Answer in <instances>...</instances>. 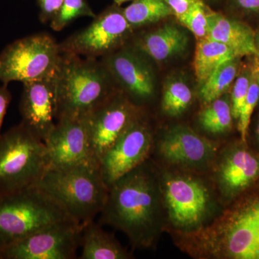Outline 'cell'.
<instances>
[{
    "instance_id": "277c9868",
    "label": "cell",
    "mask_w": 259,
    "mask_h": 259,
    "mask_svg": "<svg viewBox=\"0 0 259 259\" xmlns=\"http://www.w3.org/2000/svg\"><path fill=\"white\" fill-rule=\"evenodd\" d=\"M83 58L61 54L57 71V120L88 117L115 94L111 76L101 61Z\"/></svg>"
},
{
    "instance_id": "603a6c76",
    "label": "cell",
    "mask_w": 259,
    "mask_h": 259,
    "mask_svg": "<svg viewBox=\"0 0 259 259\" xmlns=\"http://www.w3.org/2000/svg\"><path fill=\"white\" fill-rule=\"evenodd\" d=\"M238 59L239 58H236L221 65L201 84L199 96L202 103L208 105L228 91L236 79L239 67Z\"/></svg>"
},
{
    "instance_id": "2e32d148",
    "label": "cell",
    "mask_w": 259,
    "mask_h": 259,
    "mask_svg": "<svg viewBox=\"0 0 259 259\" xmlns=\"http://www.w3.org/2000/svg\"><path fill=\"white\" fill-rule=\"evenodd\" d=\"M147 56L136 49H122L101 61L112 81H117L135 105L146 102L155 93V76Z\"/></svg>"
},
{
    "instance_id": "8992f818",
    "label": "cell",
    "mask_w": 259,
    "mask_h": 259,
    "mask_svg": "<svg viewBox=\"0 0 259 259\" xmlns=\"http://www.w3.org/2000/svg\"><path fill=\"white\" fill-rule=\"evenodd\" d=\"M65 222L76 221L36 186L0 191V248L42 228Z\"/></svg>"
},
{
    "instance_id": "9c48e42d",
    "label": "cell",
    "mask_w": 259,
    "mask_h": 259,
    "mask_svg": "<svg viewBox=\"0 0 259 259\" xmlns=\"http://www.w3.org/2000/svg\"><path fill=\"white\" fill-rule=\"evenodd\" d=\"M82 225L58 223L0 248V259H74L80 248Z\"/></svg>"
},
{
    "instance_id": "8d00e7d4",
    "label": "cell",
    "mask_w": 259,
    "mask_h": 259,
    "mask_svg": "<svg viewBox=\"0 0 259 259\" xmlns=\"http://www.w3.org/2000/svg\"><path fill=\"white\" fill-rule=\"evenodd\" d=\"M257 81H258V85H259V71H257Z\"/></svg>"
},
{
    "instance_id": "d4e9b609",
    "label": "cell",
    "mask_w": 259,
    "mask_h": 259,
    "mask_svg": "<svg viewBox=\"0 0 259 259\" xmlns=\"http://www.w3.org/2000/svg\"><path fill=\"white\" fill-rule=\"evenodd\" d=\"M192 101L190 87L181 79L167 81L163 89L161 107L168 115L178 116L187 110Z\"/></svg>"
},
{
    "instance_id": "ffe728a7",
    "label": "cell",
    "mask_w": 259,
    "mask_h": 259,
    "mask_svg": "<svg viewBox=\"0 0 259 259\" xmlns=\"http://www.w3.org/2000/svg\"><path fill=\"white\" fill-rule=\"evenodd\" d=\"M80 259H129L133 255L113 234L102 228L100 223L91 221L82 225Z\"/></svg>"
},
{
    "instance_id": "9a60e30c",
    "label": "cell",
    "mask_w": 259,
    "mask_h": 259,
    "mask_svg": "<svg viewBox=\"0 0 259 259\" xmlns=\"http://www.w3.org/2000/svg\"><path fill=\"white\" fill-rule=\"evenodd\" d=\"M44 143L50 159V167L59 168L83 163L98 164L92 152L88 117L58 119Z\"/></svg>"
},
{
    "instance_id": "7c38bea8",
    "label": "cell",
    "mask_w": 259,
    "mask_h": 259,
    "mask_svg": "<svg viewBox=\"0 0 259 259\" xmlns=\"http://www.w3.org/2000/svg\"><path fill=\"white\" fill-rule=\"evenodd\" d=\"M140 116L100 158L99 167L108 187L149 159L154 142L149 126Z\"/></svg>"
},
{
    "instance_id": "83f0119b",
    "label": "cell",
    "mask_w": 259,
    "mask_h": 259,
    "mask_svg": "<svg viewBox=\"0 0 259 259\" xmlns=\"http://www.w3.org/2000/svg\"><path fill=\"white\" fill-rule=\"evenodd\" d=\"M257 71L252 74L251 80L248 94L244 103L242 107L241 113L238 119V131L240 134V139L243 142H248L250 122L252 115L255 107L259 102V85L257 81Z\"/></svg>"
},
{
    "instance_id": "52a82bcc",
    "label": "cell",
    "mask_w": 259,
    "mask_h": 259,
    "mask_svg": "<svg viewBox=\"0 0 259 259\" xmlns=\"http://www.w3.org/2000/svg\"><path fill=\"white\" fill-rule=\"evenodd\" d=\"M50 166L45 143L22 122L0 134V191L35 185Z\"/></svg>"
},
{
    "instance_id": "8fae6325",
    "label": "cell",
    "mask_w": 259,
    "mask_h": 259,
    "mask_svg": "<svg viewBox=\"0 0 259 259\" xmlns=\"http://www.w3.org/2000/svg\"><path fill=\"white\" fill-rule=\"evenodd\" d=\"M123 13L107 10L93 23L59 44L61 54L97 59L112 54L132 31Z\"/></svg>"
},
{
    "instance_id": "4dcf8cb0",
    "label": "cell",
    "mask_w": 259,
    "mask_h": 259,
    "mask_svg": "<svg viewBox=\"0 0 259 259\" xmlns=\"http://www.w3.org/2000/svg\"><path fill=\"white\" fill-rule=\"evenodd\" d=\"M164 1L171 8L173 14L176 16L177 20H180L185 16L191 7L199 0H164Z\"/></svg>"
},
{
    "instance_id": "44dd1931",
    "label": "cell",
    "mask_w": 259,
    "mask_h": 259,
    "mask_svg": "<svg viewBox=\"0 0 259 259\" xmlns=\"http://www.w3.org/2000/svg\"><path fill=\"white\" fill-rule=\"evenodd\" d=\"M236 58L240 56L222 42L208 37L197 40L194 69L199 84H202L221 65Z\"/></svg>"
},
{
    "instance_id": "ac0fdd59",
    "label": "cell",
    "mask_w": 259,
    "mask_h": 259,
    "mask_svg": "<svg viewBox=\"0 0 259 259\" xmlns=\"http://www.w3.org/2000/svg\"><path fill=\"white\" fill-rule=\"evenodd\" d=\"M209 23L208 38L231 48L240 57L259 56L255 44V32L249 25L212 11Z\"/></svg>"
},
{
    "instance_id": "6da1fadb",
    "label": "cell",
    "mask_w": 259,
    "mask_h": 259,
    "mask_svg": "<svg viewBox=\"0 0 259 259\" xmlns=\"http://www.w3.org/2000/svg\"><path fill=\"white\" fill-rule=\"evenodd\" d=\"M100 223L122 231L134 248L156 245L165 227L160 176L148 159L109 187Z\"/></svg>"
},
{
    "instance_id": "d6a6232c",
    "label": "cell",
    "mask_w": 259,
    "mask_h": 259,
    "mask_svg": "<svg viewBox=\"0 0 259 259\" xmlns=\"http://www.w3.org/2000/svg\"><path fill=\"white\" fill-rule=\"evenodd\" d=\"M240 8L250 12V13H259V0H236Z\"/></svg>"
},
{
    "instance_id": "3957f363",
    "label": "cell",
    "mask_w": 259,
    "mask_h": 259,
    "mask_svg": "<svg viewBox=\"0 0 259 259\" xmlns=\"http://www.w3.org/2000/svg\"><path fill=\"white\" fill-rule=\"evenodd\" d=\"M160 183L166 223L177 237L197 233L217 216L215 189L197 171H165Z\"/></svg>"
},
{
    "instance_id": "5b68a950",
    "label": "cell",
    "mask_w": 259,
    "mask_h": 259,
    "mask_svg": "<svg viewBox=\"0 0 259 259\" xmlns=\"http://www.w3.org/2000/svg\"><path fill=\"white\" fill-rule=\"evenodd\" d=\"M35 186L81 225L94 221L100 214L109 192L97 163L49 167Z\"/></svg>"
},
{
    "instance_id": "5bb4252c",
    "label": "cell",
    "mask_w": 259,
    "mask_h": 259,
    "mask_svg": "<svg viewBox=\"0 0 259 259\" xmlns=\"http://www.w3.org/2000/svg\"><path fill=\"white\" fill-rule=\"evenodd\" d=\"M156 146L160 157L167 163L194 171L211 166L218 155L215 143L184 125L167 131Z\"/></svg>"
},
{
    "instance_id": "e0dca14e",
    "label": "cell",
    "mask_w": 259,
    "mask_h": 259,
    "mask_svg": "<svg viewBox=\"0 0 259 259\" xmlns=\"http://www.w3.org/2000/svg\"><path fill=\"white\" fill-rule=\"evenodd\" d=\"M23 84L20 105L21 122L45 141L57 120V72Z\"/></svg>"
},
{
    "instance_id": "4316f807",
    "label": "cell",
    "mask_w": 259,
    "mask_h": 259,
    "mask_svg": "<svg viewBox=\"0 0 259 259\" xmlns=\"http://www.w3.org/2000/svg\"><path fill=\"white\" fill-rule=\"evenodd\" d=\"M209 13L210 10L206 8L202 0H199L179 22L190 30L197 40L206 38L209 30Z\"/></svg>"
},
{
    "instance_id": "ba28073f",
    "label": "cell",
    "mask_w": 259,
    "mask_h": 259,
    "mask_svg": "<svg viewBox=\"0 0 259 259\" xmlns=\"http://www.w3.org/2000/svg\"><path fill=\"white\" fill-rule=\"evenodd\" d=\"M59 44L47 33L19 39L0 54V81L27 83L55 74L61 61Z\"/></svg>"
},
{
    "instance_id": "7a4b0ae2",
    "label": "cell",
    "mask_w": 259,
    "mask_h": 259,
    "mask_svg": "<svg viewBox=\"0 0 259 259\" xmlns=\"http://www.w3.org/2000/svg\"><path fill=\"white\" fill-rule=\"evenodd\" d=\"M177 241L182 250L199 258L259 259V181L207 226Z\"/></svg>"
},
{
    "instance_id": "30bf717a",
    "label": "cell",
    "mask_w": 259,
    "mask_h": 259,
    "mask_svg": "<svg viewBox=\"0 0 259 259\" xmlns=\"http://www.w3.org/2000/svg\"><path fill=\"white\" fill-rule=\"evenodd\" d=\"M214 163V186L224 207L259 181V153L241 139L223 149Z\"/></svg>"
},
{
    "instance_id": "cb8c5ba5",
    "label": "cell",
    "mask_w": 259,
    "mask_h": 259,
    "mask_svg": "<svg viewBox=\"0 0 259 259\" xmlns=\"http://www.w3.org/2000/svg\"><path fill=\"white\" fill-rule=\"evenodd\" d=\"M233 120L231 102L226 96L210 102L199 115V125L212 134L229 132L233 127Z\"/></svg>"
},
{
    "instance_id": "d6986e66",
    "label": "cell",
    "mask_w": 259,
    "mask_h": 259,
    "mask_svg": "<svg viewBox=\"0 0 259 259\" xmlns=\"http://www.w3.org/2000/svg\"><path fill=\"white\" fill-rule=\"evenodd\" d=\"M189 36L185 29L174 23L148 32L138 39L135 48L156 61H166L187 49Z\"/></svg>"
},
{
    "instance_id": "f546056e",
    "label": "cell",
    "mask_w": 259,
    "mask_h": 259,
    "mask_svg": "<svg viewBox=\"0 0 259 259\" xmlns=\"http://www.w3.org/2000/svg\"><path fill=\"white\" fill-rule=\"evenodd\" d=\"M64 2V0H37L40 9V19L42 23L51 22Z\"/></svg>"
},
{
    "instance_id": "d590c367",
    "label": "cell",
    "mask_w": 259,
    "mask_h": 259,
    "mask_svg": "<svg viewBox=\"0 0 259 259\" xmlns=\"http://www.w3.org/2000/svg\"><path fill=\"white\" fill-rule=\"evenodd\" d=\"M114 1H115L116 5H121L123 3H127V2L134 1V0H114Z\"/></svg>"
},
{
    "instance_id": "4fadbf2b",
    "label": "cell",
    "mask_w": 259,
    "mask_h": 259,
    "mask_svg": "<svg viewBox=\"0 0 259 259\" xmlns=\"http://www.w3.org/2000/svg\"><path fill=\"white\" fill-rule=\"evenodd\" d=\"M141 111V107L125 95L114 94L89 116L92 152L97 163L127 127L142 115Z\"/></svg>"
},
{
    "instance_id": "e575fe53",
    "label": "cell",
    "mask_w": 259,
    "mask_h": 259,
    "mask_svg": "<svg viewBox=\"0 0 259 259\" xmlns=\"http://www.w3.org/2000/svg\"><path fill=\"white\" fill-rule=\"evenodd\" d=\"M255 44L259 54V30L255 33Z\"/></svg>"
},
{
    "instance_id": "1f68e13d",
    "label": "cell",
    "mask_w": 259,
    "mask_h": 259,
    "mask_svg": "<svg viewBox=\"0 0 259 259\" xmlns=\"http://www.w3.org/2000/svg\"><path fill=\"white\" fill-rule=\"evenodd\" d=\"M11 99V94L8 90V85L3 84L0 87V131Z\"/></svg>"
},
{
    "instance_id": "484cf974",
    "label": "cell",
    "mask_w": 259,
    "mask_h": 259,
    "mask_svg": "<svg viewBox=\"0 0 259 259\" xmlns=\"http://www.w3.org/2000/svg\"><path fill=\"white\" fill-rule=\"evenodd\" d=\"M96 16L86 0H64L60 10L51 20V28L54 31H61L75 19L80 17L95 18Z\"/></svg>"
},
{
    "instance_id": "7402d4cb",
    "label": "cell",
    "mask_w": 259,
    "mask_h": 259,
    "mask_svg": "<svg viewBox=\"0 0 259 259\" xmlns=\"http://www.w3.org/2000/svg\"><path fill=\"white\" fill-rule=\"evenodd\" d=\"M122 13L132 29L156 23L174 15L164 0H134Z\"/></svg>"
},
{
    "instance_id": "836d02e7",
    "label": "cell",
    "mask_w": 259,
    "mask_h": 259,
    "mask_svg": "<svg viewBox=\"0 0 259 259\" xmlns=\"http://www.w3.org/2000/svg\"><path fill=\"white\" fill-rule=\"evenodd\" d=\"M253 137V146H250L259 153V117L255 123Z\"/></svg>"
},
{
    "instance_id": "f1b7e54d",
    "label": "cell",
    "mask_w": 259,
    "mask_h": 259,
    "mask_svg": "<svg viewBox=\"0 0 259 259\" xmlns=\"http://www.w3.org/2000/svg\"><path fill=\"white\" fill-rule=\"evenodd\" d=\"M251 76L249 74L240 75L235 79L231 94V107L234 120H238L241 113L242 107L244 103L248 89H249Z\"/></svg>"
}]
</instances>
